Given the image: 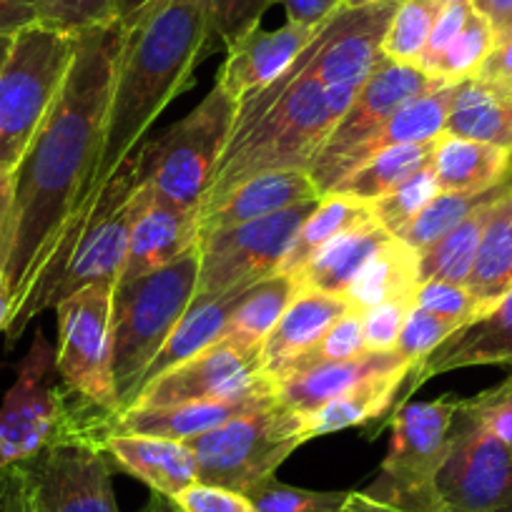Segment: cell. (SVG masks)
Returning <instances> with one entry per match:
<instances>
[{"mask_svg":"<svg viewBox=\"0 0 512 512\" xmlns=\"http://www.w3.org/2000/svg\"><path fill=\"white\" fill-rule=\"evenodd\" d=\"M246 289L249 287H236L231 292L219 294V297H194L191 307L186 309L184 317L179 319L174 332L169 334L164 347L159 349L154 362L146 369L144 379H141V390L149 382H154L156 377H161L169 369L179 367L181 362L196 357L206 347L219 342L226 334V329H229L231 314H234L236 304L244 297Z\"/></svg>","mask_w":512,"mask_h":512,"instance_id":"27","label":"cell"},{"mask_svg":"<svg viewBox=\"0 0 512 512\" xmlns=\"http://www.w3.org/2000/svg\"><path fill=\"white\" fill-rule=\"evenodd\" d=\"M512 362V289L495 304L452 332L435 352L415 364L405 397L432 377L465 367H490Z\"/></svg>","mask_w":512,"mask_h":512,"instance_id":"18","label":"cell"},{"mask_svg":"<svg viewBox=\"0 0 512 512\" xmlns=\"http://www.w3.org/2000/svg\"><path fill=\"white\" fill-rule=\"evenodd\" d=\"M106 455L154 490V495L174 500L186 487L196 485V457L186 442L154 435H108Z\"/></svg>","mask_w":512,"mask_h":512,"instance_id":"23","label":"cell"},{"mask_svg":"<svg viewBox=\"0 0 512 512\" xmlns=\"http://www.w3.org/2000/svg\"><path fill=\"white\" fill-rule=\"evenodd\" d=\"M410 374L412 369H395V372L379 374V377L357 384L344 395L334 397L332 402L307 415V437L314 440V437L367 425V422L382 417L384 412L392 410V405L397 402V392H400L402 382L410 379Z\"/></svg>","mask_w":512,"mask_h":512,"instance_id":"32","label":"cell"},{"mask_svg":"<svg viewBox=\"0 0 512 512\" xmlns=\"http://www.w3.org/2000/svg\"><path fill=\"white\" fill-rule=\"evenodd\" d=\"M432 171L440 191L447 194H482L505 184L512 171V151L485 141L437 136Z\"/></svg>","mask_w":512,"mask_h":512,"instance_id":"26","label":"cell"},{"mask_svg":"<svg viewBox=\"0 0 512 512\" xmlns=\"http://www.w3.org/2000/svg\"><path fill=\"white\" fill-rule=\"evenodd\" d=\"M472 8L490 21V26L495 28V36L512 18V0H472Z\"/></svg>","mask_w":512,"mask_h":512,"instance_id":"54","label":"cell"},{"mask_svg":"<svg viewBox=\"0 0 512 512\" xmlns=\"http://www.w3.org/2000/svg\"><path fill=\"white\" fill-rule=\"evenodd\" d=\"M236 103L214 83L199 106L176 121L161 139L139 149L141 181L159 199L199 211L234 131Z\"/></svg>","mask_w":512,"mask_h":512,"instance_id":"8","label":"cell"},{"mask_svg":"<svg viewBox=\"0 0 512 512\" xmlns=\"http://www.w3.org/2000/svg\"><path fill=\"white\" fill-rule=\"evenodd\" d=\"M196 282L199 251L194 246L166 267L113 284L111 377L116 415L136 402L146 369L194 302Z\"/></svg>","mask_w":512,"mask_h":512,"instance_id":"6","label":"cell"},{"mask_svg":"<svg viewBox=\"0 0 512 512\" xmlns=\"http://www.w3.org/2000/svg\"><path fill=\"white\" fill-rule=\"evenodd\" d=\"M211 43L214 33L206 0H141L123 13V46L108 98L101 151L76 214L91 209L116 171L144 146V136L164 108L194 86L196 68L209 56Z\"/></svg>","mask_w":512,"mask_h":512,"instance_id":"2","label":"cell"},{"mask_svg":"<svg viewBox=\"0 0 512 512\" xmlns=\"http://www.w3.org/2000/svg\"><path fill=\"white\" fill-rule=\"evenodd\" d=\"M317 201L284 209L264 219L209 231L196 239L199 282L196 297H219L236 287H251L282 269L284 256Z\"/></svg>","mask_w":512,"mask_h":512,"instance_id":"11","label":"cell"},{"mask_svg":"<svg viewBox=\"0 0 512 512\" xmlns=\"http://www.w3.org/2000/svg\"><path fill=\"white\" fill-rule=\"evenodd\" d=\"M497 36L495 28L490 26L485 16L472 8L470 18H467L465 28L457 33L455 41L445 48L437 63L432 66L430 76H435L442 83H460L475 76L490 51L495 48Z\"/></svg>","mask_w":512,"mask_h":512,"instance_id":"39","label":"cell"},{"mask_svg":"<svg viewBox=\"0 0 512 512\" xmlns=\"http://www.w3.org/2000/svg\"><path fill=\"white\" fill-rule=\"evenodd\" d=\"M512 186L490 206L485 231L465 287L480 312L512 289Z\"/></svg>","mask_w":512,"mask_h":512,"instance_id":"31","label":"cell"},{"mask_svg":"<svg viewBox=\"0 0 512 512\" xmlns=\"http://www.w3.org/2000/svg\"><path fill=\"white\" fill-rule=\"evenodd\" d=\"M440 6H450V3H457V0H437Z\"/></svg>","mask_w":512,"mask_h":512,"instance_id":"63","label":"cell"},{"mask_svg":"<svg viewBox=\"0 0 512 512\" xmlns=\"http://www.w3.org/2000/svg\"><path fill=\"white\" fill-rule=\"evenodd\" d=\"M472 78H480V81L495 86L497 91L512 96V38L497 41L495 48L490 51V56H487L485 63L480 66V71Z\"/></svg>","mask_w":512,"mask_h":512,"instance_id":"51","label":"cell"},{"mask_svg":"<svg viewBox=\"0 0 512 512\" xmlns=\"http://www.w3.org/2000/svg\"><path fill=\"white\" fill-rule=\"evenodd\" d=\"M369 216H372L369 206L352 199V196L337 194V191L324 194L322 199H319V204L314 206L312 214L307 216V221L299 226L297 236H294L292 246H289L279 272L297 279L299 274H302V269L312 262L314 256H317L329 241H334L339 234L352 229V226L362 224Z\"/></svg>","mask_w":512,"mask_h":512,"instance_id":"33","label":"cell"},{"mask_svg":"<svg viewBox=\"0 0 512 512\" xmlns=\"http://www.w3.org/2000/svg\"><path fill=\"white\" fill-rule=\"evenodd\" d=\"M347 309L344 297L299 289V294L292 299L277 327L264 339V374L274 382L284 369L292 367L302 354H307Z\"/></svg>","mask_w":512,"mask_h":512,"instance_id":"25","label":"cell"},{"mask_svg":"<svg viewBox=\"0 0 512 512\" xmlns=\"http://www.w3.org/2000/svg\"><path fill=\"white\" fill-rule=\"evenodd\" d=\"M462 407L512 450V374L492 390L462 400Z\"/></svg>","mask_w":512,"mask_h":512,"instance_id":"47","label":"cell"},{"mask_svg":"<svg viewBox=\"0 0 512 512\" xmlns=\"http://www.w3.org/2000/svg\"><path fill=\"white\" fill-rule=\"evenodd\" d=\"M41 0H0V38H13L38 23Z\"/></svg>","mask_w":512,"mask_h":512,"instance_id":"52","label":"cell"},{"mask_svg":"<svg viewBox=\"0 0 512 512\" xmlns=\"http://www.w3.org/2000/svg\"><path fill=\"white\" fill-rule=\"evenodd\" d=\"M123 13H126L123 0H41L38 3V23L71 36L113 23Z\"/></svg>","mask_w":512,"mask_h":512,"instance_id":"41","label":"cell"},{"mask_svg":"<svg viewBox=\"0 0 512 512\" xmlns=\"http://www.w3.org/2000/svg\"><path fill=\"white\" fill-rule=\"evenodd\" d=\"M472 13V0H457V3H450V6H442L440 13L435 18V26H432L430 38H427L425 53L420 58L422 71L430 73L432 66L437 63V58L445 53V48L450 46L457 38V33L465 28L467 18Z\"/></svg>","mask_w":512,"mask_h":512,"instance_id":"50","label":"cell"},{"mask_svg":"<svg viewBox=\"0 0 512 512\" xmlns=\"http://www.w3.org/2000/svg\"><path fill=\"white\" fill-rule=\"evenodd\" d=\"M500 199V196H497ZM497 199L487 201L480 209L472 211L460 226L427 246L425 251L417 254V277L422 282H450V284H467L472 262H475L477 246H480L482 231H485L490 206Z\"/></svg>","mask_w":512,"mask_h":512,"instance_id":"35","label":"cell"},{"mask_svg":"<svg viewBox=\"0 0 512 512\" xmlns=\"http://www.w3.org/2000/svg\"><path fill=\"white\" fill-rule=\"evenodd\" d=\"M437 194H440V186H437L430 159L425 166H420L410 179L402 181L397 189H392L390 194H384L382 199L369 204V211H372L374 221H377L387 234L397 236Z\"/></svg>","mask_w":512,"mask_h":512,"instance_id":"40","label":"cell"},{"mask_svg":"<svg viewBox=\"0 0 512 512\" xmlns=\"http://www.w3.org/2000/svg\"><path fill=\"white\" fill-rule=\"evenodd\" d=\"M144 512H174V507H171V502L166 497L159 495L149 502V507Z\"/></svg>","mask_w":512,"mask_h":512,"instance_id":"58","label":"cell"},{"mask_svg":"<svg viewBox=\"0 0 512 512\" xmlns=\"http://www.w3.org/2000/svg\"><path fill=\"white\" fill-rule=\"evenodd\" d=\"M445 134L512 151V96L480 78L460 81L447 113Z\"/></svg>","mask_w":512,"mask_h":512,"instance_id":"29","label":"cell"},{"mask_svg":"<svg viewBox=\"0 0 512 512\" xmlns=\"http://www.w3.org/2000/svg\"><path fill=\"white\" fill-rule=\"evenodd\" d=\"M510 194H512V191H510Z\"/></svg>","mask_w":512,"mask_h":512,"instance_id":"64","label":"cell"},{"mask_svg":"<svg viewBox=\"0 0 512 512\" xmlns=\"http://www.w3.org/2000/svg\"><path fill=\"white\" fill-rule=\"evenodd\" d=\"M123 46V16L76 33L61 88L13 171V199L0 231V269L21 304L96 171L108 98Z\"/></svg>","mask_w":512,"mask_h":512,"instance_id":"1","label":"cell"},{"mask_svg":"<svg viewBox=\"0 0 512 512\" xmlns=\"http://www.w3.org/2000/svg\"><path fill=\"white\" fill-rule=\"evenodd\" d=\"M420 287L417 277V251L402 244L392 236L377 254L364 264L349 289L344 292L349 312L364 314L367 309L384 302H415V292Z\"/></svg>","mask_w":512,"mask_h":512,"instance_id":"30","label":"cell"},{"mask_svg":"<svg viewBox=\"0 0 512 512\" xmlns=\"http://www.w3.org/2000/svg\"><path fill=\"white\" fill-rule=\"evenodd\" d=\"M460 400L410 402L390 417L392 440L369 495L405 512H437L435 477L450 445Z\"/></svg>","mask_w":512,"mask_h":512,"instance_id":"10","label":"cell"},{"mask_svg":"<svg viewBox=\"0 0 512 512\" xmlns=\"http://www.w3.org/2000/svg\"><path fill=\"white\" fill-rule=\"evenodd\" d=\"M274 384L249 395L229 397V400H201L184 402V405L169 407H146V410H126L113 417L111 435H154L169 437V440H194L216 430L231 417L251 410L259 402L274 397Z\"/></svg>","mask_w":512,"mask_h":512,"instance_id":"22","label":"cell"},{"mask_svg":"<svg viewBox=\"0 0 512 512\" xmlns=\"http://www.w3.org/2000/svg\"><path fill=\"white\" fill-rule=\"evenodd\" d=\"M349 492H317L277 482L274 477L246 492L254 512H342Z\"/></svg>","mask_w":512,"mask_h":512,"instance_id":"42","label":"cell"},{"mask_svg":"<svg viewBox=\"0 0 512 512\" xmlns=\"http://www.w3.org/2000/svg\"><path fill=\"white\" fill-rule=\"evenodd\" d=\"M279 3L287 11V21L302 26H322L344 6V0H279Z\"/></svg>","mask_w":512,"mask_h":512,"instance_id":"53","label":"cell"},{"mask_svg":"<svg viewBox=\"0 0 512 512\" xmlns=\"http://www.w3.org/2000/svg\"><path fill=\"white\" fill-rule=\"evenodd\" d=\"M76 36L36 26L13 36L0 68V171H16L68 71Z\"/></svg>","mask_w":512,"mask_h":512,"instance_id":"9","label":"cell"},{"mask_svg":"<svg viewBox=\"0 0 512 512\" xmlns=\"http://www.w3.org/2000/svg\"><path fill=\"white\" fill-rule=\"evenodd\" d=\"M412 307H415V302L402 299V302L377 304V307L367 309L362 314L364 342H367L369 352H390V349H395Z\"/></svg>","mask_w":512,"mask_h":512,"instance_id":"48","label":"cell"},{"mask_svg":"<svg viewBox=\"0 0 512 512\" xmlns=\"http://www.w3.org/2000/svg\"><path fill=\"white\" fill-rule=\"evenodd\" d=\"M322 199V191L314 184L307 169L264 171L251 179H244L234 189L226 191L221 199L201 206L196 211L199 236L226 226L246 224V221L264 219L284 209L304 204V201Z\"/></svg>","mask_w":512,"mask_h":512,"instance_id":"20","label":"cell"},{"mask_svg":"<svg viewBox=\"0 0 512 512\" xmlns=\"http://www.w3.org/2000/svg\"><path fill=\"white\" fill-rule=\"evenodd\" d=\"M437 512H512V450L462 407L435 477Z\"/></svg>","mask_w":512,"mask_h":512,"instance_id":"12","label":"cell"},{"mask_svg":"<svg viewBox=\"0 0 512 512\" xmlns=\"http://www.w3.org/2000/svg\"><path fill=\"white\" fill-rule=\"evenodd\" d=\"M364 352H369L367 342H364V329H362V314L357 312H344L332 327L324 332V337L309 349L307 354L297 359L289 369H302L309 364H322V362H347V359L362 357ZM282 372V374H284Z\"/></svg>","mask_w":512,"mask_h":512,"instance_id":"43","label":"cell"},{"mask_svg":"<svg viewBox=\"0 0 512 512\" xmlns=\"http://www.w3.org/2000/svg\"><path fill=\"white\" fill-rule=\"evenodd\" d=\"M139 186L141 164L136 151L108 181L91 209L68 219L58 239L53 241L31 289L8 319L6 339L11 347L38 314L53 309L76 289L98 282L116 284L126 262Z\"/></svg>","mask_w":512,"mask_h":512,"instance_id":"4","label":"cell"},{"mask_svg":"<svg viewBox=\"0 0 512 512\" xmlns=\"http://www.w3.org/2000/svg\"><path fill=\"white\" fill-rule=\"evenodd\" d=\"M13 312V294H11V284H8L6 274L0 269V332H6L8 319H11Z\"/></svg>","mask_w":512,"mask_h":512,"instance_id":"57","label":"cell"},{"mask_svg":"<svg viewBox=\"0 0 512 512\" xmlns=\"http://www.w3.org/2000/svg\"><path fill=\"white\" fill-rule=\"evenodd\" d=\"M13 199V171H0V231L8 219V209H11Z\"/></svg>","mask_w":512,"mask_h":512,"instance_id":"56","label":"cell"},{"mask_svg":"<svg viewBox=\"0 0 512 512\" xmlns=\"http://www.w3.org/2000/svg\"><path fill=\"white\" fill-rule=\"evenodd\" d=\"M113 284H86L56 304V367L63 384L91 405L116 415L111 377Z\"/></svg>","mask_w":512,"mask_h":512,"instance_id":"13","label":"cell"},{"mask_svg":"<svg viewBox=\"0 0 512 512\" xmlns=\"http://www.w3.org/2000/svg\"><path fill=\"white\" fill-rule=\"evenodd\" d=\"M21 470H23V467H21ZM23 477H26V472H23ZM26 490H28V512H38L36 500H33V492H31V487H28V480H26Z\"/></svg>","mask_w":512,"mask_h":512,"instance_id":"62","label":"cell"},{"mask_svg":"<svg viewBox=\"0 0 512 512\" xmlns=\"http://www.w3.org/2000/svg\"><path fill=\"white\" fill-rule=\"evenodd\" d=\"M512 186V179H507L505 184L495 186L490 191H482V194H447L440 191L395 239H400L402 244L410 246L412 251H425L427 246H432L435 241H440L442 236L450 234L455 226H460L467 216L475 209H480L487 201L497 199V196L505 194Z\"/></svg>","mask_w":512,"mask_h":512,"instance_id":"37","label":"cell"},{"mask_svg":"<svg viewBox=\"0 0 512 512\" xmlns=\"http://www.w3.org/2000/svg\"><path fill=\"white\" fill-rule=\"evenodd\" d=\"M357 93L359 88L322 86L304 51L284 76L236 108L234 131L201 206L264 171H309Z\"/></svg>","mask_w":512,"mask_h":512,"instance_id":"3","label":"cell"},{"mask_svg":"<svg viewBox=\"0 0 512 512\" xmlns=\"http://www.w3.org/2000/svg\"><path fill=\"white\" fill-rule=\"evenodd\" d=\"M415 307L457 324H467L480 314L470 289L450 282H422L415 292Z\"/></svg>","mask_w":512,"mask_h":512,"instance_id":"45","label":"cell"},{"mask_svg":"<svg viewBox=\"0 0 512 512\" xmlns=\"http://www.w3.org/2000/svg\"><path fill=\"white\" fill-rule=\"evenodd\" d=\"M440 8L437 0H400L382 38V58L420 66Z\"/></svg>","mask_w":512,"mask_h":512,"instance_id":"38","label":"cell"},{"mask_svg":"<svg viewBox=\"0 0 512 512\" xmlns=\"http://www.w3.org/2000/svg\"><path fill=\"white\" fill-rule=\"evenodd\" d=\"M169 502L174 512H254L246 495L226 490V487L204 485V482L186 487Z\"/></svg>","mask_w":512,"mask_h":512,"instance_id":"49","label":"cell"},{"mask_svg":"<svg viewBox=\"0 0 512 512\" xmlns=\"http://www.w3.org/2000/svg\"><path fill=\"white\" fill-rule=\"evenodd\" d=\"M437 86H442V81H437L435 76L422 71L420 66L395 63L382 58L377 63V68L372 71V76L359 88L352 106L347 108V113L332 128V134L324 141L319 154L309 164V176L319 186L322 196L332 191L334 171H337L339 161L349 151L357 149L362 141H367L402 103H407L410 98L420 96V93Z\"/></svg>","mask_w":512,"mask_h":512,"instance_id":"15","label":"cell"},{"mask_svg":"<svg viewBox=\"0 0 512 512\" xmlns=\"http://www.w3.org/2000/svg\"><path fill=\"white\" fill-rule=\"evenodd\" d=\"M462 324L452 322V319H442L437 314L425 312V309L412 307L405 319L400 339H397L395 349L412 364L422 362L430 352H435L452 332H457Z\"/></svg>","mask_w":512,"mask_h":512,"instance_id":"44","label":"cell"},{"mask_svg":"<svg viewBox=\"0 0 512 512\" xmlns=\"http://www.w3.org/2000/svg\"><path fill=\"white\" fill-rule=\"evenodd\" d=\"M395 369H415L410 359L402 357L397 349L390 352H364L362 357L347 362H322L309 364L302 369H289L274 379V392L279 402L292 407L299 415H312L334 397L379 374L395 372Z\"/></svg>","mask_w":512,"mask_h":512,"instance_id":"21","label":"cell"},{"mask_svg":"<svg viewBox=\"0 0 512 512\" xmlns=\"http://www.w3.org/2000/svg\"><path fill=\"white\" fill-rule=\"evenodd\" d=\"M274 384L264 374L262 347L221 337L204 352L149 382L128 410L169 407L201 400H229Z\"/></svg>","mask_w":512,"mask_h":512,"instance_id":"14","label":"cell"},{"mask_svg":"<svg viewBox=\"0 0 512 512\" xmlns=\"http://www.w3.org/2000/svg\"><path fill=\"white\" fill-rule=\"evenodd\" d=\"M342 512H405L400 507L390 505V502L377 500L369 492H349L347 500H344Z\"/></svg>","mask_w":512,"mask_h":512,"instance_id":"55","label":"cell"},{"mask_svg":"<svg viewBox=\"0 0 512 512\" xmlns=\"http://www.w3.org/2000/svg\"><path fill=\"white\" fill-rule=\"evenodd\" d=\"M374 3H384V0H344L342 8H362V6H374Z\"/></svg>","mask_w":512,"mask_h":512,"instance_id":"60","label":"cell"},{"mask_svg":"<svg viewBox=\"0 0 512 512\" xmlns=\"http://www.w3.org/2000/svg\"><path fill=\"white\" fill-rule=\"evenodd\" d=\"M455 86L457 83H442V86L430 88V91L420 93V96L402 103V106L397 108V111L392 113L367 141H362L357 149H352L342 161H339L337 171H334V186H337L349 171L357 169L359 164H364L367 159L377 156L379 151L407 144H427V141H435L437 136L445 134L447 113H450Z\"/></svg>","mask_w":512,"mask_h":512,"instance_id":"24","label":"cell"},{"mask_svg":"<svg viewBox=\"0 0 512 512\" xmlns=\"http://www.w3.org/2000/svg\"><path fill=\"white\" fill-rule=\"evenodd\" d=\"M329 21V18H327ZM324 26V23H322ZM322 26H302L287 21L277 31L254 26L226 46V61L219 68L216 86L234 98L236 106L272 86L292 63L307 51Z\"/></svg>","mask_w":512,"mask_h":512,"instance_id":"17","label":"cell"},{"mask_svg":"<svg viewBox=\"0 0 512 512\" xmlns=\"http://www.w3.org/2000/svg\"><path fill=\"white\" fill-rule=\"evenodd\" d=\"M304 442H309L307 415L282 405L274 395L216 430L186 440V445L196 457L199 482L246 495L274 477L277 467Z\"/></svg>","mask_w":512,"mask_h":512,"instance_id":"7","label":"cell"},{"mask_svg":"<svg viewBox=\"0 0 512 512\" xmlns=\"http://www.w3.org/2000/svg\"><path fill=\"white\" fill-rule=\"evenodd\" d=\"M390 239L392 236L374 221V216H369L362 224L352 226V229L339 234L334 241H329L314 256L297 277L299 289L344 297V292L357 279L364 264Z\"/></svg>","mask_w":512,"mask_h":512,"instance_id":"28","label":"cell"},{"mask_svg":"<svg viewBox=\"0 0 512 512\" xmlns=\"http://www.w3.org/2000/svg\"><path fill=\"white\" fill-rule=\"evenodd\" d=\"M113 417V412L68 390L56 367V347L48 344L43 332H36L0 407V470L61 442L103 445L111 435Z\"/></svg>","mask_w":512,"mask_h":512,"instance_id":"5","label":"cell"},{"mask_svg":"<svg viewBox=\"0 0 512 512\" xmlns=\"http://www.w3.org/2000/svg\"><path fill=\"white\" fill-rule=\"evenodd\" d=\"M297 294V279L284 272H277L272 277L262 279V282L251 284L244 297L239 299V304H236L226 334L246 344H254V347H262L264 339L277 327V322Z\"/></svg>","mask_w":512,"mask_h":512,"instance_id":"36","label":"cell"},{"mask_svg":"<svg viewBox=\"0 0 512 512\" xmlns=\"http://www.w3.org/2000/svg\"><path fill=\"white\" fill-rule=\"evenodd\" d=\"M196 239H199V226L194 211H184L159 199L141 181L131 234H128L126 262L116 282L139 279L176 262L181 254L194 249Z\"/></svg>","mask_w":512,"mask_h":512,"instance_id":"19","label":"cell"},{"mask_svg":"<svg viewBox=\"0 0 512 512\" xmlns=\"http://www.w3.org/2000/svg\"><path fill=\"white\" fill-rule=\"evenodd\" d=\"M209 3V21L214 38H221L224 46L234 43L254 26H259L264 11L277 0H206Z\"/></svg>","mask_w":512,"mask_h":512,"instance_id":"46","label":"cell"},{"mask_svg":"<svg viewBox=\"0 0 512 512\" xmlns=\"http://www.w3.org/2000/svg\"><path fill=\"white\" fill-rule=\"evenodd\" d=\"M18 465L38 512H121L101 442H61Z\"/></svg>","mask_w":512,"mask_h":512,"instance_id":"16","label":"cell"},{"mask_svg":"<svg viewBox=\"0 0 512 512\" xmlns=\"http://www.w3.org/2000/svg\"><path fill=\"white\" fill-rule=\"evenodd\" d=\"M11 46H13V38H0V68H3V63H6Z\"/></svg>","mask_w":512,"mask_h":512,"instance_id":"59","label":"cell"},{"mask_svg":"<svg viewBox=\"0 0 512 512\" xmlns=\"http://www.w3.org/2000/svg\"><path fill=\"white\" fill-rule=\"evenodd\" d=\"M507 38H512V18L507 21V26L497 33V41H507Z\"/></svg>","mask_w":512,"mask_h":512,"instance_id":"61","label":"cell"},{"mask_svg":"<svg viewBox=\"0 0 512 512\" xmlns=\"http://www.w3.org/2000/svg\"><path fill=\"white\" fill-rule=\"evenodd\" d=\"M435 141L379 151L377 156H372L364 164H359L357 169L349 171L332 191L352 196V199L362 201L367 206L374 204V201L382 199L384 194H390L392 189H397L402 181L410 179L420 166H425L432 159Z\"/></svg>","mask_w":512,"mask_h":512,"instance_id":"34","label":"cell"}]
</instances>
